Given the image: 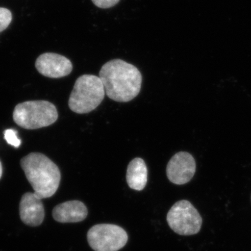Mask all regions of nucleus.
<instances>
[{"label":"nucleus","instance_id":"obj_1","mask_svg":"<svg viewBox=\"0 0 251 251\" xmlns=\"http://www.w3.org/2000/svg\"><path fill=\"white\" fill-rule=\"evenodd\" d=\"M99 77L108 98L122 103L130 101L138 95L143 81L137 67L119 59L105 63L100 69Z\"/></svg>","mask_w":251,"mask_h":251},{"label":"nucleus","instance_id":"obj_2","mask_svg":"<svg viewBox=\"0 0 251 251\" xmlns=\"http://www.w3.org/2000/svg\"><path fill=\"white\" fill-rule=\"evenodd\" d=\"M21 166L36 197L45 199L57 192L61 181L60 171L45 155L30 153L21 159Z\"/></svg>","mask_w":251,"mask_h":251},{"label":"nucleus","instance_id":"obj_3","mask_svg":"<svg viewBox=\"0 0 251 251\" xmlns=\"http://www.w3.org/2000/svg\"><path fill=\"white\" fill-rule=\"evenodd\" d=\"M105 95L100 77L88 74L81 75L75 81L69 97V108L77 114L89 113L101 103Z\"/></svg>","mask_w":251,"mask_h":251},{"label":"nucleus","instance_id":"obj_4","mask_svg":"<svg viewBox=\"0 0 251 251\" xmlns=\"http://www.w3.org/2000/svg\"><path fill=\"white\" fill-rule=\"evenodd\" d=\"M13 118L15 123L23 128L37 129L53 125L58 119V112L50 102L31 100L18 104Z\"/></svg>","mask_w":251,"mask_h":251},{"label":"nucleus","instance_id":"obj_5","mask_svg":"<svg viewBox=\"0 0 251 251\" xmlns=\"http://www.w3.org/2000/svg\"><path fill=\"white\" fill-rule=\"evenodd\" d=\"M168 226L175 233L183 236L198 233L202 227V219L197 209L189 201H178L167 214Z\"/></svg>","mask_w":251,"mask_h":251},{"label":"nucleus","instance_id":"obj_6","mask_svg":"<svg viewBox=\"0 0 251 251\" xmlns=\"http://www.w3.org/2000/svg\"><path fill=\"white\" fill-rule=\"evenodd\" d=\"M126 232L116 225L98 224L87 232V241L95 251H117L128 242Z\"/></svg>","mask_w":251,"mask_h":251},{"label":"nucleus","instance_id":"obj_7","mask_svg":"<svg viewBox=\"0 0 251 251\" xmlns=\"http://www.w3.org/2000/svg\"><path fill=\"white\" fill-rule=\"evenodd\" d=\"M196 171V163L191 153L179 151L168 162L166 174L168 179L176 185L189 182Z\"/></svg>","mask_w":251,"mask_h":251},{"label":"nucleus","instance_id":"obj_8","mask_svg":"<svg viewBox=\"0 0 251 251\" xmlns=\"http://www.w3.org/2000/svg\"><path fill=\"white\" fill-rule=\"evenodd\" d=\"M35 67L41 75L51 78H59L69 75L73 70L72 63L61 54L46 52L41 54Z\"/></svg>","mask_w":251,"mask_h":251},{"label":"nucleus","instance_id":"obj_9","mask_svg":"<svg viewBox=\"0 0 251 251\" xmlns=\"http://www.w3.org/2000/svg\"><path fill=\"white\" fill-rule=\"evenodd\" d=\"M19 210L21 221L31 227L40 226L45 218L44 204L34 193L29 192L23 195Z\"/></svg>","mask_w":251,"mask_h":251},{"label":"nucleus","instance_id":"obj_10","mask_svg":"<svg viewBox=\"0 0 251 251\" xmlns=\"http://www.w3.org/2000/svg\"><path fill=\"white\" fill-rule=\"evenodd\" d=\"M87 206L78 201L63 202L56 206L52 210L54 219L62 224L81 222L87 218Z\"/></svg>","mask_w":251,"mask_h":251},{"label":"nucleus","instance_id":"obj_11","mask_svg":"<svg viewBox=\"0 0 251 251\" xmlns=\"http://www.w3.org/2000/svg\"><path fill=\"white\" fill-rule=\"evenodd\" d=\"M148 168L143 158L132 160L127 168L126 181L128 186L135 191H143L148 182Z\"/></svg>","mask_w":251,"mask_h":251},{"label":"nucleus","instance_id":"obj_12","mask_svg":"<svg viewBox=\"0 0 251 251\" xmlns=\"http://www.w3.org/2000/svg\"><path fill=\"white\" fill-rule=\"evenodd\" d=\"M12 19V13L9 9L0 7V33L9 27Z\"/></svg>","mask_w":251,"mask_h":251},{"label":"nucleus","instance_id":"obj_13","mask_svg":"<svg viewBox=\"0 0 251 251\" xmlns=\"http://www.w3.org/2000/svg\"><path fill=\"white\" fill-rule=\"evenodd\" d=\"M18 133L14 129H7L4 131V138L8 144L12 145L14 148H19L21 140L18 138Z\"/></svg>","mask_w":251,"mask_h":251},{"label":"nucleus","instance_id":"obj_14","mask_svg":"<svg viewBox=\"0 0 251 251\" xmlns=\"http://www.w3.org/2000/svg\"><path fill=\"white\" fill-rule=\"evenodd\" d=\"M95 6L100 9H109L118 4L120 0H92Z\"/></svg>","mask_w":251,"mask_h":251},{"label":"nucleus","instance_id":"obj_15","mask_svg":"<svg viewBox=\"0 0 251 251\" xmlns=\"http://www.w3.org/2000/svg\"><path fill=\"white\" fill-rule=\"evenodd\" d=\"M1 175H2V166H1V162H0V179H1Z\"/></svg>","mask_w":251,"mask_h":251},{"label":"nucleus","instance_id":"obj_16","mask_svg":"<svg viewBox=\"0 0 251 251\" xmlns=\"http://www.w3.org/2000/svg\"></svg>","mask_w":251,"mask_h":251}]
</instances>
